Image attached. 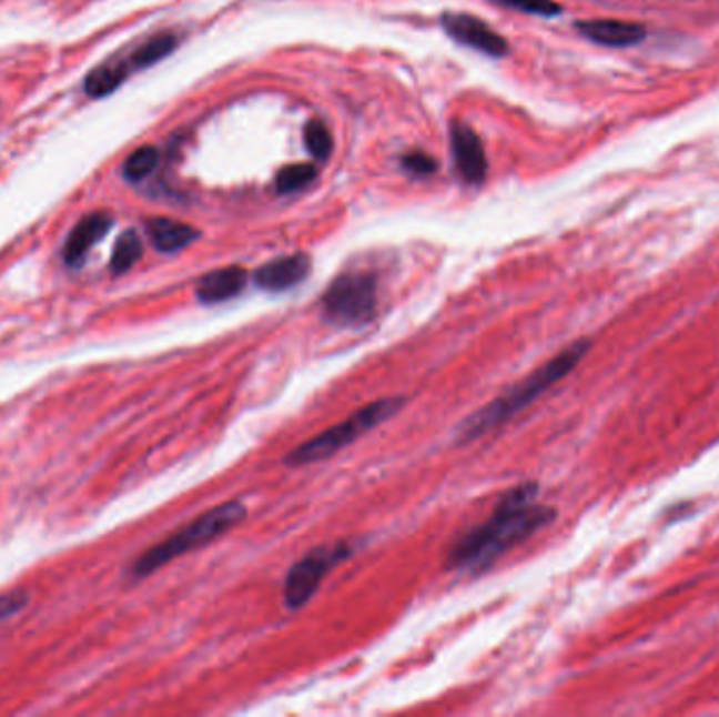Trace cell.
<instances>
[{"label": "cell", "mask_w": 719, "mask_h": 717, "mask_svg": "<svg viewBox=\"0 0 719 717\" xmlns=\"http://www.w3.org/2000/svg\"><path fill=\"white\" fill-rule=\"evenodd\" d=\"M537 495L539 484L535 482H524L507 491L493 516L453 545L446 566L450 570L479 575L509 549L533 537L543 526L551 524L556 519V509L537 503Z\"/></svg>", "instance_id": "1"}, {"label": "cell", "mask_w": 719, "mask_h": 717, "mask_svg": "<svg viewBox=\"0 0 719 717\" xmlns=\"http://www.w3.org/2000/svg\"><path fill=\"white\" fill-rule=\"evenodd\" d=\"M591 341L579 340L570 343L566 350H561L554 358L547 360L537 371H533L526 378H521L514 387H509L499 398L488 402L474 415L465 418L459 427L455 430L457 444H469L474 440L482 438L500 425H505L509 418L516 417L519 411L530 406L535 400H539L545 392H549L556 383H559L566 375H570L585 354L589 352Z\"/></svg>", "instance_id": "2"}, {"label": "cell", "mask_w": 719, "mask_h": 717, "mask_svg": "<svg viewBox=\"0 0 719 717\" xmlns=\"http://www.w3.org/2000/svg\"><path fill=\"white\" fill-rule=\"evenodd\" d=\"M246 512L249 509L242 501H227L204 512L202 516L185 524L171 537L160 541L148 552H143L140 558L133 562L131 575L135 578L150 577L169 562L181 558L190 552H196L204 545H211L213 541L227 535L234 526H239L240 522L246 518Z\"/></svg>", "instance_id": "3"}, {"label": "cell", "mask_w": 719, "mask_h": 717, "mask_svg": "<svg viewBox=\"0 0 719 717\" xmlns=\"http://www.w3.org/2000/svg\"><path fill=\"white\" fill-rule=\"evenodd\" d=\"M406 406V398L396 396V398H381L362 406L352 417L340 421L337 425L324 430L318 436L307 440L293 448L286 457L284 465L288 467H303L312 465L324 458L335 457L340 451L354 444L356 440L368 434L373 427L385 423L387 418L398 415L399 411Z\"/></svg>", "instance_id": "4"}, {"label": "cell", "mask_w": 719, "mask_h": 717, "mask_svg": "<svg viewBox=\"0 0 719 717\" xmlns=\"http://www.w3.org/2000/svg\"><path fill=\"white\" fill-rule=\"evenodd\" d=\"M377 276L371 272H343L320 300L326 322L341 329H358L377 314Z\"/></svg>", "instance_id": "5"}, {"label": "cell", "mask_w": 719, "mask_h": 717, "mask_svg": "<svg viewBox=\"0 0 719 717\" xmlns=\"http://www.w3.org/2000/svg\"><path fill=\"white\" fill-rule=\"evenodd\" d=\"M356 552L350 543L322 545L295 562L284 578V604L288 610H300L316 596L324 577Z\"/></svg>", "instance_id": "6"}, {"label": "cell", "mask_w": 719, "mask_h": 717, "mask_svg": "<svg viewBox=\"0 0 719 717\" xmlns=\"http://www.w3.org/2000/svg\"><path fill=\"white\" fill-rule=\"evenodd\" d=\"M442 28L453 40L460 44L476 49L490 58H503L509 51V42L495 32L486 21L479 20L469 13H444Z\"/></svg>", "instance_id": "7"}, {"label": "cell", "mask_w": 719, "mask_h": 717, "mask_svg": "<svg viewBox=\"0 0 719 717\" xmlns=\"http://www.w3.org/2000/svg\"><path fill=\"white\" fill-rule=\"evenodd\" d=\"M450 141L460 178L472 185L482 183L488 171V160L478 133L463 122H455L450 129Z\"/></svg>", "instance_id": "8"}, {"label": "cell", "mask_w": 719, "mask_h": 717, "mask_svg": "<svg viewBox=\"0 0 719 717\" xmlns=\"http://www.w3.org/2000/svg\"><path fill=\"white\" fill-rule=\"evenodd\" d=\"M312 270V260L305 253L284 255L279 260L267 261L255 272V284L267 293H284L293 286H300Z\"/></svg>", "instance_id": "9"}, {"label": "cell", "mask_w": 719, "mask_h": 717, "mask_svg": "<svg viewBox=\"0 0 719 717\" xmlns=\"http://www.w3.org/2000/svg\"><path fill=\"white\" fill-rule=\"evenodd\" d=\"M112 228V218L108 213H91L74 225L63 246V260L70 267H79L87 260L89 251L100 242Z\"/></svg>", "instance_id": "10"}, {"label": "cell", "mask_w": 719, "mask_h": 717, "mask_svg": "<svg viewBox=\"0 0 719 717\" xmlns=\"http://www.w3.org/2000/svg\"><path fill=\"white\" fill-rule=\"evenodd\" d=\"M246 280L249 274L240 265L209 272L196 282V300L204 305H217L223 301L234 300L244 291Z\"/></svg>", "instance_id": "11"}, {"label": "cell", "mask_w": 719, "mask_h": 717, "mask_svg": "<svg viewBox=\"0 0 719 717\" xmlns=\"http://www.w3.org/2000/svg\"><path fill=\"white\" fill-rule=\"evenodd\" d=\"M577 30L585 39L604 47H631L646 39V30L639 23L617 20L579 21Z\"/></svg>", "instance_id": "12"}, {"label": "cell", "mask_w": 719, "mask_h": 717, "mask_svg": "<svg viewBox=\"0 0 719 717\" xmlns=\"http://www.w3.org/2000/svg\"><path fill=\"white\" fill-rule=\"evenodd\" d=\"M148 236L152 240V244L159 249L160 253H180L185 246H190L192 242H196L200 236L199 230L181 223V221L169 220V218H152L145 223Z\"/></svg>", "instance_id": "13"}, {"label": "cell", "mask_w": 719, "mask_h": 717, "mask_svg": "<svg viewBox=\"0 0 719 717\" xmlns=\"http://www.w3.org/2000/svg\"><path fill=\"white\" fill-rule=\"evenodd\" d=\"M129 72H131V65L124 61H105L87 74L84 91L93 100L105 98L119 89L120 84L129 77Z\"/></svg>", "instance_id": "14"}, {"label": "cell", "mask_w": 719, "mask_h": 717, "mask_svg": "<svg viewBox=\"0 0 719 717\" xmlns=\"http://www.w3.org/2000/svg\"><path fill=\"white\" fill-rule=\"evenodd\" d=\"M178 44H180V39L173 32H160L141 44L140 49L131 55L129 65H131V70L150 68V65L159 63L160 60L169 58L178 49Z\"/></svg>", "instance_id": "15"}, {"label": "cell", "mask_w": 719, "mask_h": 717, "mask_svg": "<svg viewBox=\"0 0 719 717\" xmlns=\"http://www.w3.org/2000/svg\"><path fill=\"white\" fill-rule=\"evenodd\" d=\"M141 255H143V242H141L140 234L135 230H126L120 234L117 244H114L110 270L114 274H124L141 260Z\"/></svg>", "instance_id": "16"}, {"label": "cell", "mask_w": 719, "mask_h": 717, "mask_svg": "<svg viewBox=\"0 0 719 717\" xmlns=\"http://www.w3.org/2000/svg\"><path fill=\"white\" fill-rule=\"evenodd\" d=\"M303 143L305 150L312 154V159L326 160L333 154L335 141L328 131V127L322 120H310L303 129Z\"/></svg>", "instance_id": "17"}, {"label": "cell", "mask_w": 719, "mask_h": 717, "mask_svg": "<svg viewBox=\"0 0 719 717\" xmlns=\"http://www.w3.org/2000/svg\"><path fill=\"white\" fill-rule=\"evenodd\" d=\"M160 154L154 145H141L122 164V173L129 181L145 180L159 166Z\"/></svg>", "instance_id": "18"}, {"label": "cell", "mask_w": 719, "mask_h": 717, "mask_svg": "<svg viewBox=\"0 0 719 717\" xmlns=\"http://www.w3.org/2000/svg\"><path fill=\"white\" fill-rule=\"evenodd\" d=\"M316 175H318V171L310 162L288 164V166L280 169L279 178H276V190H279L280 194L297 192L301 188H305V185H310L312 181L316 180Z\"/></svg>", "instance_id": "19"}, {"label": "cell", "mask_w": 719, "mask_h": 717, "mask_svg": "<svg viewBox=\"0 0 719 717\" xmlns=\"http://www.w3.org/2000/svg\"><path fill=\"white\" fill-rule=\"evenodd\" d=\"M493 2L509 7V9H516L521 13L539 16V18H554V16L561 13V7L556 0H493Z\"/></svg>", "instance_id": "20"}, {"label": "cell", "mask_w": 719, "mask_h": 717, "mask_svg": "<svg viewBox=\"0 0 719 717\" xmlns=\"http://www.w3.org/2000/svg\"><path fill=\"white\" fill-rule=\"evenodd\" d=\"M402 166L413 175H432L438 169V162L425 152H408L402 159Z\"/></svg>", "instance_id": "21"}, {"label": "cell", "mask_w": 719, "mask_h": 717, "mask_svg": "<svg viewBox=\"0 0 719 717\" xmlns=\"http://www.w3.org/2000/svg\"><path fill=\"white\" fill-rule=\"evenodd\" d=\"M26 606H28V594L26 592L18 589V592L2 594L0 596V620L18 615Z\"/></svg>", "instance_id": "22"}]
</instances>
